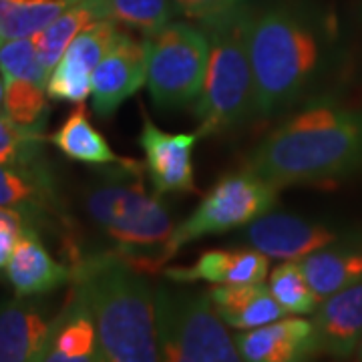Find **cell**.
Listing matches in <instances>:
<instances>
[{
	"instance_id": "7402d4cb",
	"label": "cell",
	"mask_w": 362,
	"mask_h": 362,
	"mask_svg": "<svg viewBox=\"0 0 362 362\" xmlns=\"http://www.w3.org/2000/svg\"><path fill=\"white\" fill-rule=\"evenodd\" d=\"M103 18H111L109 0H78L73 6H69L65 13L59 14L47 28H42L39 35H35L40 63L49 71V75L61 61L71 40L81 30Z\"/></svg>"
},
{
	"instance_id": "f546056e",
	"label": "cell",
	"mask_w": 362,
	"mask_h": 362,
	"mask_svg": "<svg viewBox=\"0 0 362 362\" xmlns=\"http://www.w3.org/2000/svg\"><path fill=\"white\" fill-rule=\"evenodd\" d=\"M242 0H175L180 16H185L192 23H204L218 14L228 13Z\"/></svg>"
},
{
	"instance_id": "8992f818",
	"label": "cell",
	"mask_w": 362,
	"mask_h": 362,
	"mask_svg": "<svg viewBox=\"0 0 362 362\" xmlns=\"http://www.w3.org/2000/svg\"><path fill=\"white\" fill-rule=\"evenodd\" d=\"M156 334L161 361H242L235 340L218 316L207 292L157 286Z\"/></svg>"
},
{
	"instance_id": "9a60e30c",
	"label": "cell",
	"mask_w": 362,
	"mask_h": 362,
	"mask_svg": "<svg viewBox=\"0 0 362 362\" xmlns=\"http://www.w3.org/2000/svg\"><path fill=\"white\" fill-rule=\"evenodd\" d=\"M54 316L33 298L0 302V362L42 361Z\"/></svg>"
},
{
	"instance_id": "1f68e13d",
	"label": "cell",
	"mask_w": 362,
	"mask_h": 362,
	"mask_svg": "<svg viewBox=\"0 0 362 362\" xmlns=\"http://www.w3.org/2000/svg\"><path fill=\"white\" fill-rule=\"evenodd\" d=\"M0 220H11L16 221V223H21V226H25V228H30V223L21 216V214H16V211H11V209H0Z\"/></svg>"
},
{
	"instance_id": "d6986e66",
	"label": "cell",
	"mask_w": 362,
	"mask_h": 362,
	"mask_svg": "<svg viewBox=\"0 0 362 362\" xmlns=\"http://www.w3.org/2000/svg\"><path fill=\"white\" fill-rule=\"evenodd\" d=\"M42 361L47 362H93L101 361L99 337L93 312L85 298L73 288L65 308L54 316L51 340Z\"/></svg>"
},
{
	"instance_id": "8fae6325",
	"label": "cell",
	"mask_w": 362,
	"mask_h": 362,
	"mask_svg": "<svg viewBox=\"0 0 362 362\" xmlns=\"http://www.w3.org/2000/svg\"><path fill=\"white\" fill-rule=\"evenodd\" d=\"M344 240L338 228L284 211H266L244 230L242 242L272 259H300Z\"/></svg>"
},
{
	"instance_id": "7a4b0ae2",
	"label": "cell",
	"mask_w": 362,
	"mask_h": 362,
	"mask_svg": "<svg viewBox=\"0 0 362 362\" xmlns=\"http://www.w3.org/2000/svg\"><path fill=\"white\" fill-rule=\"evenodd\" d=\"M244 168L278 189L337 185L362 169V109L330 97L302 105L254 147Z\"/></svg>"
},
{
	"instance_id": "603a6c76",
	"label": "cell",
	"mask_w": 362,
	"mask_h": 362,
	"mask_svg": "<svg viewBox=\"0 0 362 362\" xmlns=\"http://www.w3.org/2000/svg\"><path fill=\"white\" fill-rule=\"evenodd\" d=\"M49 141L69 159L85 165H109L119 163L125 157L117 156L103 135L93 127L85 101L66 117L65 123L49 135Z\"/></svg>"
},
{
	"instance_id": "836d02e7",
	"label": "cell",
	"mask_w": 362,
	"mask_h": 362,
	"mask_svg": "<svg viewBox=\"0 0 362 362\" xmlns=\"http://www.w3.org/2000/svg\"><path fill=\"white\" fill-rule=\"evenodd\" d=\"M354 356H356V361H362V340L361 344H358V349H356V352H354Z\"/></svg>"
},
{
	"instance_id": "6da1fadb",
	"label": "cell",
	"mask_w": 362,
	"mask_h": 362,
	"mask_svg": "<svg viewBox=\"0 0 362 362\" xmlns=\"http://www.w3.org/2000/svg\"><path fill=\"white\" fill-rule=\"evenodd\" d=\"M250 59L256 113L272 121L322 99L342 63L338 25L304 2H278L252 13Z\"/></svg>"
},
{
	"instance_id": "9c48e42d",
	"label": "cell",
	"mask_w": 362,
	"mask_h": 362,
	"mask_svg": "<svg viewBox=\"0 0 362 362\" xmlns=\"http://www.w3.org/2000/svg\"><path fill=\"white\" fill-rule=\"evenodd\" d=\"M0 209L21 214L39 232L71 228L47 159L35 163H0Z\"/></svg>"
},
{
	"instance_id": "4dcf8cb0",
	"label": "cell",
	"mask_w": 362,
	"mask_h": 362,
	"mask_svg": "<svg viewBox=\"0 0 362 362\" xmlns=\"http://www.w3.org/2000/svg\"><path fill=\"white\" fill-rule=\"evenodd\" d=\"M23 230H25V226H21L16 221L0 220V270L8 264Z\"/></svg>"
},
{
	"instance_id": "44dd1931",
	"label": "cell",
	"mask_w": 362,
	"mask_h": 362,
	"mask_svg": "<svg viewBox=\"0 0 362 362\" xmlns=\"http://www.w3.org/2000/svg\"><path fill=\"white\" fill-rule=\"evenodd\" d=\"M298 262L314 294L324 300L362 280V242H338Z\"/></svg>"
},
{
	"instance_id": "f1b7e54d",
	"label": "cell",
	"mask_w": 362,
	"mask_h": 362,
	"mask_svg": "<svg viewBox=\"0 0 362 362\" xmlns=\"http://www.w3.org/2000/svg\"><path fill=\"white\" fill-rule=\"evenodd\" d=\"M0 75L2 78H26L47 89L49 71L40 63L35 37L6 39L0 45Z\"/></svg>"
},
{
	"instance_id": "ba28073f",
	"label": "cell",
	"mask_w": 362,
	"mask_h": 362,
	"mask_svg": "<svg viewBox=\"0 0 362 362\" xmlns=\"http://www.w3.org/2000/svg\"><path fill=\"white\" fill-rule=\"evenodd\" d=\"M278 187L252 173L250 169L221 177L199 202L194 211L175 226L171 235V252L177 256L181 247L206 235H220L246 228L250 221L270 211L278 202Z\"/></svg>"
},
{
	"instance_id": "4fadbf2b",
	"label": "cell",
	"mask_w": 362,
	"mask_h": 362,
	"mask_svg": "<svg viewBox=\"0 0 362 362\" xmlns=\"http://www.w3.org/2000/svg\"><path fill=\"white\" fill-rule=\"evenodd\" d=\"M115 18H103L81 30L63 52L61 61L47 81V95L54 101L83 103L90 95V77L95 66L119 33Z\"/></svg>"
},
{
	"instance_id": "3957f363",
	"label": "cell",
	"mask_w": 362,
	"mask_h": 362,
	"mask_svg": "<svg viewBox=\"0 0 362 362\" xmlns=\"http://www.w3.org/2000/svg\"><path fill=\"white\" fill-rule=\"evenodd\" d=\"M85 189V214L107 242L105 252L145 276L165 268L175 223L161 195L145 187V168L137 159L103 165Z\"/></svg>"
},
{
	"instance_id": "d6a6232c",
	"label": "cell",
	"mask_w": 362,
	"mask_h": 362,
	"mask_svg": "<svg viewBox=\"0 0 362 362\" xmlns=\"http://www.w3.org/2000/svg\"><path fill=\"white\" fill-rule=\"evenodd\" d=\"M2 101H4V81L0 75V111H2Z\"/></svg>"
},
{
	"instance_id": "5b68a950",
	"label": "cell",
	"mask_w": 362,
	"mask_h": 362,
	"mask_svg": "<svg viewBox=\"0 0 362 362\" xmlns=\"http://www.w3.org/2000/svg\"><path fill=\"white\" fill-rule=\"evenodd\" d=\"M207 37L204 89L194 103L197 135H218L258 119L256 90L250 59L252 11L244 2L228 13L197 23Z\"/></svg>"
},
{
	"instance_id": "4316f807",
	"label": "cell",
	"mask_w": 362,
	"mask_h": 362,
	"mask_svg": "<svg viewBox=\"0 0 362 362\" xmlns=\"http://www.w3.org/2000/svg\"><path fill=\"white\" fill-rule=\"evenodd\" d=\"M49 137L40 127L14 123L0 111V163H35L42 161Z\"/></svg>"
},
{
	"instance_id": "52a82bcc",
	"label": "cell",
	"mask_w": 362,
	"mask_h": 362,
	"mask_svg": "<svg viewBox=\"0 0 362 362\" xmlns=\"http://www.w3.org/2000/svg\"><path fill=\"white\" fill-rule=\"evenodd\" d=\"M147 78L145 87L157 109L175 111L194 105L207 66V37L192 21H171L145 37Z\"/></svg>"
},
{
	"instance_id": "e0dca14e",
	"label": "cell",
	"mask_w": 362,
	"mask_h": 362,
	"mask_svg": "<svg viewBox=\"0 0 362 362\" xmlns=\"http://www.w3.org/2000/svg\"><path fill=\"white\" fill-rule=\"evenodd\" d=\"M318 354L350 358L362 340V280L320 300L312 316Z\"/></svg>"
},
{
	"instance_id": "d4e9b609",
	"label": "cell",
	"mask_w": 362,
	"mask_h": 362,
	"mask_svg": "<svg viewBox=\"0 0 362 362\" xmlns=\"http://www.w3.org/2000/svg\"><path fill=\"white\" fill-rule=\"evenodd\" d=\"M2 81H4L2 113L11 117L14 123L45 129L51 115L47 89L39 83L26 78H2Z\"/></svg>"
},
{
	"instance_id": "484cf974",
	"label": "cell",
	"mask_w": 362,
	"mask_h": 362,
	"mask_svg": "<svg viewBox=\"0 0 362 362\" xmlns=\"http://www.w3.org/2000/svg\"><path fill=\"white\" fill-rule=\"evenodd\" d=\"M270 290L288 314H314L320 304L298 259H282V264L272 270Z\"/></svg>"
},
{
	"instance_id": "e575fe53",
	"label": "cell",
	"mask_w": 362,
	"mask_h": 362,
	"mask_svg": "<svg viewBox=\"0 0 362 362\" xmlns=\"http://www.w3.org/2000/svg\"><path fill=\"white\" fill-rule=\"evenodd\" d=\"M4 40H6V39H4V35H2V30H0V45H2Z\"/></svg>"
},
{
	"instance_id": "30bf717a",
	"label": "cell",
	"mask_w": 362,
	"mask_h": 362,
	"mask_svg": "<svg viewBox=\"0 0 362 362\" xmlns=\"http://www.w3.org/2000/svg\"><path fill=\"white\" fill-rule=\"evenodd\" d=\"M147 78V47L145 39H135L119 28L90 77L93 111L109 119L117 109L145 85Z\"/></svg>"
},
{
	"instance_id": "cb8c5ba5",
	"label": "cell",
	"mask_w": 362,
	"mask_h": 362,
	"mask_svg": "<svg viewBox=\"0 0 362 362\" xmlns=\"http://www.w3.org/2000/svg\"><path fill=\"white\" fill-rule=\"evenodd\" d=\"M78 0H0V30L4 39L35 37Z\"/></svg>"
},
{
	"instance_id": "5bb4252c",
	"label": "cell",
	"mask_w": 362,
	"mask_h": 362,
	"mask_svg": "<svg viewBox=\"0 0 362 362\" xmlns=\"http://www.w3.org/2000/svg\"><path fill=\"white\" fill-rule=\"evenodd\" d=\"M242 361L298 362L318 354L312 320L288 316L233 334Z\"/></svg>"
},
{
	"instance_id": "83f0119b",
	"label": "cell",
	"mask_w": 362,
	"mask_h": 362,
	"mask_svg": "<svg viewBox=\"0 0 362 362\" xmlns=\"http://www.w3.org/2000/svg\"><path fill=\"white\" fill-rule=\"evenodd\" d=\"M109 6L111 18L119 25L139 30L143 37L175 21L180 14L175 0H109Z\"/></svg>"
},
{
	"instance_id": "277c9868",
	"label": "cell",
	"mask_w": 362,
	"mask_h": 362,
	"mask_svg": "<svg viewBox=\"0 0 362 362\" xmlns=\"http://www.w3.org/2000/svg\"><path fill=\"white\" fill-rule=\"evenodd\" d=\"M71 284L93 312L101 361L156 362V290L145 274L109 252L81 254L71 264Z\"/></svg>"
},
{
	"instance_id": "ac0fdd59",
	"label": "cell",
	"mask_w": 362,
	"mask_h": 362,
	"mask_svg": "<svg viewBox=\"0 0 362 362\" xmlns=\"http://www.w3.org/2000/svg\"><path fill=\"white\" fill-rule=\"evenodd\" d=\"M268 259L254 247H220L204 252L192 266L165 268L163 274L173 284H254L268 278Z\"/></svg>"
},
{
	"instance_id": "7c38bea8",
	"label": "cell",
	"mask_w": 362,
	"mask_h": 362,
	"mask_svg": "<svg viewBox=\"0 0 362 362\" xmlns=\"http://www.w3.org/2000/svg\"><path fill=\"white\" fill-rule=\"evenodd\" d=\"M197 133H168L143 115L139 145L145 153V173L151 180L153 194H194V149Z\"/></svg>"
},
{
	"instance_id": "2e32d148",
	"label": "cell",
	"mask_w": 362,
	"mask_h": 362,
	"mask_svg": "<svg viewBox=\"0 0 362 362\" xmlns=\"http://www.w3.org/2000/svg\"><path fill=\"white\" fill-rule=\"evenodd\" d=\"M4 276L14 290V296L37 298L71 284L73 270L52 258L40 242L39 230L25 228L18 235L13 256L4 266Z\"/></svg>"
},
{
	"instance_id": "ffe728a7",
	"label": "cell",
	"mask_w": 362,
	"mask_h": 362,
	"mask_svg": "<svg viewBox=\"0 0 362 362\" xmlns=\"http://www.w3.org/2000/svg\"><path fill=\"white\" fill-rule=\"evenodd\" d=\"M207 296L226 326L235 330L256 328L288 314L274 298L270 286L264 282L214 284L207 290Z\"/></svg>"
}]
</instances>
